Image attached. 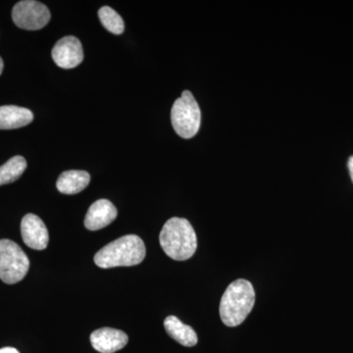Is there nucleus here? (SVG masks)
Segmentation results:
<instances>
[{
  "mask_svg": "<svg viewBox=\"0 0 353 353\" xmlns=\"http://www.w3.org/2000/svg\"><path fill=\"white\" fill-rule=\"evenodd\" d=\"M159 241L163 252L176 261L190 259L196 252V231L185 218L173 217L167 221L160 232Z\"/></svg>",
  "mask_w": 353,
  "mask_h": 353,
  "instance_id": "f257e3e1",
  "label": "nucleus"
},
{
  "mask_svg": "<svg viewBox=\"0 0 353 353\" xmlns=\"http://www.w3.org/2000/svg\"><path fill=\"white\" fill-rule=\"evenodd\" d=\"M254 303L255 290L252 283L245 279L234 281L221 299V320L228 327L239 326L252 312Z\"/></svg>",
  "mask_w": 353,
  "mask_h": 353,
  "instance_id": "f03ea898",
  "label": "nucleus"
},
{
  "mask_svg": "<svg viewBox=\"0 0 353 353\" xmlns=\"http://www.w3.org/2000/svg\"><path fill=\"white\" fill-rule=\"evenodd\" d=\"M145 245L136 234H128L103 246L94 255V262L101 268L136 266L145 257Z\"/></svg>",
  "mask_w": 353,
  "mask_h": 353,
  "instance_id": "7ed1b4c3",
  "label": "nucleus"
},
{
  "mask_svg": "<svg viewBox=\"0 0 353 353\" xmlns=\"http://www.w3.org/2000/svg\"><path fill=\"white\" fill-rule=\"evenodd\" d=\"M171 121L174 130L181 138L192 139L199 132L201 124V108L189 90H185L174 102Z\"/></svg>",
  "mask_w": 353,
  "mask_h": 353,
  "instance_id": "20e7f679",
  "label": "nucleus"
},
{
  "mask_svg": "<svg viewBox=\"0 0 353 353\" xmlns=\"http://www.w3.org/2000/svg\"><path fill=\"white\" fill-rule=\"evenodd\" d=\"M30 260L17 243L0 240V280L8 285L19 283L27 275Z\"/></svg>",
  "mask_w": 353,
  "mask_h": 353,
  "instance_id": "39448f33",
  "label": "nucleus"
},
{
  "mask_svg": "<svg viewBox=\"0 0 353 353\" xmlns=\"http://www.w3.org/2000/svg\"><path fill=\"white\" fill-rule=\"evenodd\" d=\"M14 24L28 31L43 29L50 20V9L34 0H23L12 9Z\"/></svg>",
  "mask_w": 353,
  "mask_h": 353,
  "instance_id": "423d86ee",
  "label": "nucleus"
},
{
  "mask_svg": "<svg viewBox=\"0 0 353 353\" xmlns=\"http://www.w3.org/2000/svg\"><path fill=\"white\" fill-rule=\"evenodd\" d=\"M53 61L60 68L73 69L82 63V43L73 36L65 37L57 41L52 50Z\"/></svg>",
  "mask_w": 353,
  "mask_h": 353,
  "instance_id": "0eeeda50",
  "label": "nucleus"
},
{
  "mask_svg": "<svg viewBox=\"0 0 353 353\" xmlns=\"http://www.w3.org/2000/svg\"><path fill=\"white\" fill-rule=\"evenodd\" d=\"M21 234L26 245L36 250H43L48 248L50 236L48 228L39 216L25 215L21 222Z\"/></svg>",
  "mask_w": 353,
  "mask_h": 353,
  "instance_id": "6e6552de",
  "label": "nucleus"
},
{
  "mask_svg": "<svg viewBox=\"0 0 353 353\" xmlns=\"http://www.w3.org/2000/svg\"><path fill=\"white\" fill-rule=\"evenodd\" d=\"M127 334L120 330L101 328L92 332L90 334V343L97 352L101 353H114L126 347Z\"/></svg>",
  "mask_w": 353,
  "mask_h": 353,
  "instance_id": "1a4fd4ad",
  "label": "nucleus"
},
{
  "mask_svg": "<svg viewBox=\"0 0 353 353\" xmlns=\"http://www.w3.org/2000/svg\"><path fill=\"white\" fill-rule=\"evenodd\" d=\"M118 211L112 202L99 199L88 208L85 218V227L90 231H97L108 227L117 218Z\"/></svg>",
  "mask_w": 353,
  "mask_h": 353,
  "instance_id": "9d476101",
  "label": "nucleus"
},
{
  "mask_svg": "<svg viewBox=\"0 0 353 353\" xmlns=\"http://www.w3.org/2000/svg\"><path fill=\"white\" fill-rule=\"evenodd\" d=\"M34 120L29 109L15 105L0 106V130H13L27 126Z\"/></svg>",
  "mask_w": 353,
  "mask_h": 353,
  "instance_id": "9b49d317",
  "label": "nucleus"
},
{
  "mask_svg": "<svg viewBox=\"0 0 353 353\" xmlns=\"http://www.w3.org/2000/svg\"><path fill=\"white\" fill-rule=\"evenodd\" d=\"M164 328L170 338L183 347H192L197 345L199 338L196 331L189 325L183 324L176 316H168L164 320Z\"/></svg>",
  "mask_w": 353,
  "mask_h": 353,
  "instance_id": "f8f14e48",
  "label": "nucleus"
},
{
  "mask_svg": "<svg viewBox=\"0 0 353 353\" xmlns=\"http://www.w3.org/2000/svg\"><path fill=\"white\" fill-rule=\"evenodd\" d=\"M90 176L88 172L70 170L63 172L58 178L57 187L64 194H76L82 192L90 183Z\"/></svg>",
  "mask_w": 353,
  "mask_h": 353,
  "instance_id": "ddd939ff",
  "label": "nucleus"
},
{
  "mask_svg": "<svg viewBox=\"0 0 353 353\" xmlns=\"http://www.w3.org/2000/svg\"><path fill=\"white\" fill-rule=\"evenodd\" d=\"M27 169V161L23 157L17 155L10 158L6 164L0 166V185H7L17 181Z\"/></svg>",
  "mask_w": 353,
  "mask_h": 353,
  "instance_id": "4468645a",
  "label": "nucleus"
},
{
  "mask_svg": "<svg viewBox=\"0 0 353 353\" xmlns=\"http://www.w3.org/2000/svg\"><path fill=\"white\" fill-rule=\"evenodd\" d=\"M99 19L101 24L108 32L114 34H121L125 30L124 21L122 17L109 6H104L99 9Z\"/></svg>",
  "mask_w": 353,
  "mask_h": 353,
  "instance_id": "2eb2a0df",
  "label": "nucleus"
},
{
  "mask_svg": "<svg viewBox=\"0 0 353 353\" xmlns=\"http://www.w3.org/2000/svg\"><path fill=\"white\" fill-rule=\"evenodd\" d=\"M347 167L348 171H350V178H352V181L353 183V155L348 158Z\"/></svg>",
  "mask_w": 353,
  "mask_h": 353,
  "instance_id": "dca6fc26",
  "label": "nucleus"
},
{
  "mask_svg": "<svg viewBox=\"0 0 353 353\" xmlns=\"http://www.w3.org/2000/svg\"><path fill=\"white\" fill-rule=\"evenodd\" d=\"M0 353H20L14 347H3L0 350Z\"/></svg>",
  "mask_w": 353,
  "mask_h": 353,
  "instance_id": "f3484780",
  "label": "nucleus"
},
{
  "mask_svg": "<svg viewBox=\"0 0 353 353\" xmlns=\"http://www.w3.org/2000/svg\"><path fill=\"white\" fill-rule=\"evenodd\" d=\"M3 60H2V58L0 57V75H1L2 71H3Z\"/></svg>",
  "mask_w": 353,
  "mask_h": 353,
  "instance_id": "a211bd4d",
  "label": "nucleus"
}]
</instances>
